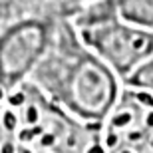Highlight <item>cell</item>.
Wrapping results in <instances>:
<instances>
[{
	"mask_svg": "<svg viewBox=\"0 0 153 153\" xmlns=\"http://www.w3.org/2000/svg\"><path fill=\"white\" fill-rule=\"evenodd\" d=\"M125 22L153 32V0H105Z\"/></svg>",
	"mask_w": 153,
	"mask_h": 153,
	"instance_id": "1",
	"label": "cell"
},
{
	"mask_svg": "<svg viewBox=\"0 0 153 153\" xmlns=\"http://www.w3.org/2000/svg\"><path fill=\"white\" fill-rule=\"evenodd\" d=\"M129 121H131V114L123 111V114H117L111 119V125H114V127H123V125H127Z\"/></svg>",
	"mask_w": 153,
	"mask_h": 153,
	"instance_id": "2",
	"label": "cell"
},
{
	"mask_svg": "<svg viewBox=\"0 0 153 153\" xmlns=\"http://www.w3.org/2000/svg\"><path fill=\"white\" fill-rule=\"evenodd\" d=\"M2 121H4V127L8 131H14V127H16V115L12 114V111H4Z\"/></svg>",
	"mask_w": 153,
	"mask_h": 153,
	"instance_id": "3",
	"label": "cell"
},
{
	"mask_svg": "<svg viewBox=\"0 0 153 153\" xmlns=\"http://www.w3.org/2000/svg\"><path fill=\"white\" fill-rule=\"evenodd\" d=\"M26 121H28L30 125H34L36 121H38V109H36L34 105H30V108L26 109Z\"/></svg>",
	"mask_w": 153,
	"mask_h": 153,
	"instance_id": "4",
	"label": "cell"
},
{
	"mask_svg": "<svg viewBox=\"0 0 153 153\" xmlns=\"http://www.w3.org/2000/svg\"><path fill=\"white\" fill-rule=\"evenodd\" d=\"M54 139H56V137L52 135V133H48V135H42V145H52V143H54Z\"/></svg>",
	"mask_w": 153,
	"mask_h": 153,
	"instance_id": "5",
	"label": "cell"
},
{
	"mask_svg": "<svg viewBox=\"0 0 153 153\" xmlns=\"http://www.w3.org/2000/svg\"><path fill=\"white\" fill-rule=\"evenodd\" d=\"M105 143H108L109 147H111V145H115V143H117V135H115V133H108V137H105Z\"/></svg>",
	"mask_w": 153,
	"mask_h": 153,
	"instance_id": "6",
	"label": "cell"
},
{
	"mask_svg": "<svg viewBox=\"0 0 153 153\" xmlns=\"http://www.w3.org/2000/svg\"><path fill=\"white\" fill-rule=\"evenodd\" d=\"M2 153H14V145L12 143H4L2 145Z\"/></svg>",
	"mask_w": 153,
	"mask_h": 153,
	"instance_id": "7",
	"label": "cell"
},
{
	"mask_svg": "<svg viewBox=\"0 0 153 153\" xmlns=\"http://www.w3.org/2000/svg\"><path fill=\"white\" fill-rule=\"evenodd\" d=\"M88 153H103V149H102V145H97V143H96V145H91V147H90Z\"/></svg>",
	"mask_w": 153,
	"mask_h": 153,
	"instance_id": "8",
	"label": "cell"
},
{
	"mask_svg": "<svg viewBox=\"0 0 153 153\" xmlns=\"http://www.w3.org/2000/svg\"><path fill=\"white\" fill-rule=\"evenodd\" d=\"M139 137H141V133H139V131H131V133H129V139H131V141H137Z\"/></svg>",
	"mask_w": 153,
	"mask_h": 153,
	"instance_id": "9",
	"label": "cell"
},
{
	"mask_svg": "<svg viewBox=\"0 0 153 153\" xmlns=\"http://www.w3.org/2000/svg\"><path fill=\"white\" fill-rule=\"evenodd\" d=\"M22 153H30V151H28V149H22Z\"/></svg>",
	"mask_w": 153,
	"mask_h": 153,
	"instance_id": "10",
	"label": "cell"
},
{
	"mask_svg": "<svg viewBox=\"0 0 153 153\" xmlns=\"http://www.w3.org/2000/svg\"><path fill=\"white\" fill-rule=\"evenodd\" d=\"M121 153H129V151H121Z\"/></svg>",
	"mask_w": 153,
	"mask_h": 153,
	"instance_id": "11",
	"label": "cell"
},
{
	"mask_svg": "<svg viewBox=\"0 0 153 153\" xmlns=\"http://www.w3.org/2000/svg\"><path fill=\"white\" fill-rule=\"evenodd\" d=\"M151 147H153V139H151Z\"/></svg>",
	"mask_w": 153,
	"mask_h": 153,
	"instance_id": "12",
	"label": "cell"
}]
</instances>
